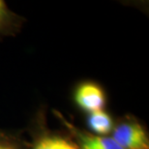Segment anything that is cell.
<instances>
[{
  "label": "cell",
  "instance_id": "obj_4",
  "mask_svg": "<svg viewBox=\"0 0 149 149\" xmlns=\"http://www.w3.org/2000/svg\"><path fill=\"white\" fill-rule=\"evenodd\" d=\"M87 122L89 128L92 131H94L95 133L100 134V135L109 134L113 126L111 117L103 111L92 112L89 115Z\"/></svg>",
  "mask_w": 149,
  "mask_h": 149
},
{
  "label": "cell",
  "instance_id": "obj_1",
  "mask_svg": "<svg viewBox=\"0 0 149 149\" xmlns=\"http://www.w3.org/2000/svg\"><path fill=\"white\" fill-rule=\"evenodd\" d=\"M112 139L123 149H149L146 133L136 122L120 124L115 129Z\"/></svg>",
  "mask_w": 149,
  "mask_h": 149
},
{
  "label": "cell",
  "instance_id": "obj_3",
  "mask_svg": "<svg viewBox=\"0 0 149 149\" xmlns=\"http://www.w3.org/2000/svg\"><path fill=\"white\" fill-rule=\"evenodd\" d=\"M80 149H123L112 138L79 134Z\"/></svg>",
  "mask_w": 149,
  "mask_h": 149
},
{
  "label": "cell",
  "instance_id": "obj_7",
  "mask_svg": "<svg viewBox=\"0 0 149 149\" xmlns=\"http://www.w3.org/2000/svg\"><path fill=\"white\" fill-rule=\"evenodd\" d=\"M5 12H6V6H5V3L0 0V20L3 19L5 15Z\"/></svg>",
  "mask_w": 149,
  "mask_h": 149
},
{
  "label": "cell",
  "instance_id": "obj_5",
  "mask_svg": "<svg viewBox=\"0 0 149 149\" xmlns=\"http://www.w3.org/2000/svg\"><path fill=\"white\" fill-rule=\"evenodd\" d=\"M34 149H79L74 144L63 139L56 136H47L38 141Z\"/></svg>",
  "mask_w": 149,
  "mask_h": 149
},
{
  "label": "cell",
  "instance_id": "obj_2",
  "mask_svg": "<svg viewBox=\"0 0 149 149\" xmlns=\"http://www.w3.org/2000/svg\"><path fill=\"white\" fill-rule=\"evenodd\" d=\"M77 106L83 111L95 112L102 111L106 104V96L102 88L93 82H84L77 87L74 95Z\"/></svg>",
  "mask_w": 149,
  "mask_h": 149
},
{
  "label": "cell",
  "instance_id": "obj_6",
  "mask_svg": "<svg viewBox=\"0 0 149 149\" xmlns=\"http://www.w3.org/2000/svg\"><path fill=\"white\" fill-rule=\"evenodd\" d=\"M0 149H14V147L9 142L0 138Z\"/></svg>",
  "mask_w": 149,
  "mask_h": 149
}]
</instances>
